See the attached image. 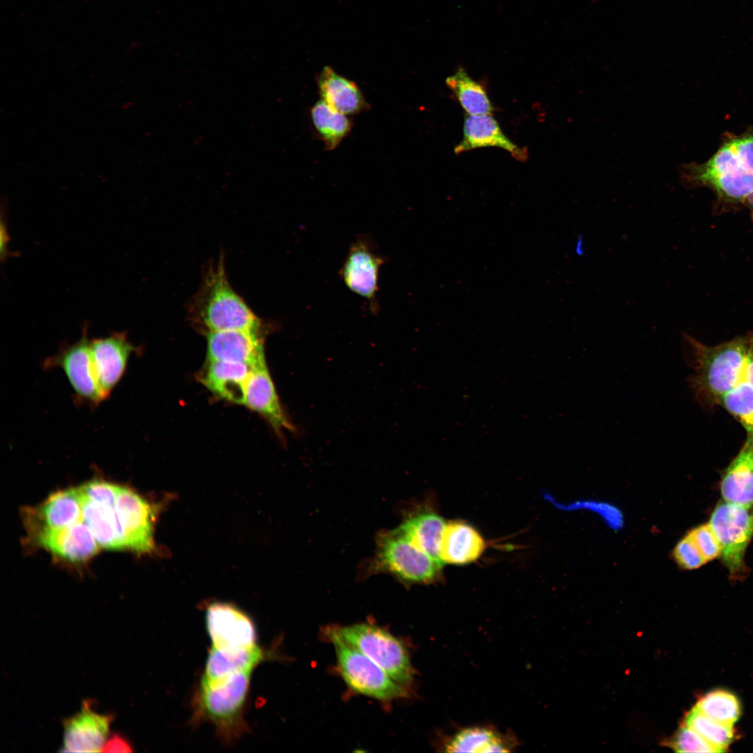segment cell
<instances>
[{
    "instance_id": "cell-34",
    "label": "cell",
    "mask_w": 753,
    "mask_h": 753,
    "mask_svg": "<svg viewBox=\"0 0 753 753\" xmlns=\"http://www.w3.org/2000/svg\"><path fill=\"white\" fill-rule=\"evenodd\" d=\"M671 746L678 752H720L686 724L678 731Z\"/></svg>"
},
{
    "instance_id": "cell-31",
    "label": "cell",
    "mask_w": 753,
    "mask_h": 753,
    "mask_svg": "<svg viewBox=\"0 0 753 753\" xmlns=\"http://www.w3.org/2000/svg\"><path fill=\"white\" fill-rule=\"evenodd\" d=\"M685 724L694 729L720 752L726 750L736 736L733 725L715 721L694 707L687 713Z\"/></svg>"
},
{
    "instance_id": "cell-12",
    "label": "cell",
    "mask_w": 753,
    "mask_h": 753,
    "mask_svg": "<svg viewBox=\"0 0 753 753\" xmlns=\"http://www.w3.org/2000/svg\"><path fill=\"white\" fill-rule=\"evenodd\" d=\"M45 368H61L67 376L77 397L97 405L103 400L92 367L90 340L84 333L76 343L66 347L45 362Z\"/></svg>"
},
{
    "instance_id": "cell-18",
    "label": "cell",
    "mask_w": 753,
    "mask_h": 753,
    "mask_svg": "<svg viewBox=\"0 0 753 753\" xmlns=\"http://www.w3.org/2000/svg\"><path fill=\"white\" fill-rule=\"evenodd\" d=\"M35 535L40 545L73 562L87 560L98 549L99 545L82 520L66 527L42 531Z\"/></svg>"
},
{
    "instance_id": "cell-1",
    "label": "cell",
    "mask_w": 753,
    "mask_h": 753,
    "mask_svg": "<svg viewBox=\"0 0 753 753\" xmlns=\"http://www.w3.org/2000/svg\"><path fill=\"white\" fill-rule=\"evenodd\" d=\"M188 312L190 320L204 334L225 330L263 333L261 320L231 286L222 255L205 269Z\"/></svg>"
},
{
    "instance_id": "cell-5",
    "label": "cell",
    "mask_w": 753,
    "mask_h": 753,
    "mask_svg": "<svg viewBox=\"0 0 753 753\" xmlns=\"http://www.w3.org/2000/svg\"><path fill=\"white\" fill-rule=\"evenodd\" d=\"M333 629L348 644L369 657L397 683L406 688L410 686L413 670L409 653L394 635L370 623Z\"/></svg>"
},
{
    "instance_id": "cell-38",
    "label": "cell",
    "mask_w": 753,
    "mask_h": 753,
    "mask_svg": "<svg viewBox=\"0 0 753 753\" xmlns=\"http://www.w3.org/2000/svg\"><path fill=\"white\" fill-rule=\"evenodd\" d=\"M747 201L751 206H753V194L747 198Z\"/></svg>"
},
{
    "instance_id": "cell-2",
    "label": "cell",
    "mask_w": 753,
    "mask_h": 753,
    "mask_svg": "<svg viewBox=\"0 0 753 753\" xmlns=\"http://www.w3.org/2000/svg\"><path fill=\"white\" fill-rule=\"evenodd\" d=\"M687 178L724 201H747L753 194V128L724 140L703 164L688 167Z\"/></svg>"
},
{
    "instance_id": "cell-36",
    "label": "cell",
    "mask_w": 753,
    "mask_h": 753,
    "mask_svg": "<svg viewBox=\"0 0 753 753\" xmlns=\"http://www.w3.org/2000/svg\"><path fill=\"white\" fill-rule=\"evenodd\" d=\"M133 750L127 738L115 733L108 737L101 752H131Z\"/></svg>"
},
{
    "instance_id": "cell-25",
    "label": "cell",
    "mask_w": 753,
    "mask_h": 753,
    "mask_svg": "<svg viewBox=\"0 0 753 753\" xmlns=\"http://www.w3.org/2000/svg\"><path fill=\"white\" fill-rule=\"evenodd\" d=\"M446 525L439 514L425 510L409 515L398 528L417 547L443 565L441 545Z\"/></svg>"
},
{
    "instance_id": "cell-20",
    "label": "cell",
    "mask_w": 753,
    "mask_h": 753,
    "mask_svg": "<svg viewBox=\"0 0 753 753\" xmlns=\"http://www.w3.org/2000/svg\"><path fill=\"white\" fill-rule=\"evenodd\" d=\"M253 369L242 363L208 361L201 381L218 397L244 404L246 383Z\"/></svg>"
},
{
    "instance_id": "cell-22",
    "label": "cell",
    "mask_w": 753,
    "mask_h": 753,
    "mask_svg": "<svg viewBox=\"0 0 753 753\" xmlns=\"http://www.w3.org/2000/svg\"><path fill=\"white\" fill-rule=\"evenodd\" d=\"M720 492L724 501L753 506V438L747 437L738 454L725 469Z\"/></svg>"
},
{
    "instance_id": "cell-8",
    "label": "cell",
    "mask_w": 753,
    "mask_h": 753,
    "mask_svg": "<svg viewBox=\"0 0 753 753\" xmlns=\"http://www.w3.org/2000/svg\"><path fill=\"white\" fill-rule=\"evenodd\" d=\"M721 547V559L731 577L745 570V554L753 537V507L724 501L715 507L709 521Z\"/></svg>"
},
{
    "instance_id": "cell-23",
    "label": "cell",
    "mask_w": 753,
    "mask_h": 753,
    "mask_svg": "<svg viewBox=\"0 0 753 753\" xmlns=\"http://www.w3.org/2000/svg\"><path fill=\"white\" fill-rule=\"evenodd\" d=\"M486 547L480 533L471 525L462 521L446 524L441 545L443 563L465 565L476 561Z\"/></svg>"
},
{
    "instance_id": "cell-30",
    "label": "cell",
    "mask_w": 753,
    "mask_h": 753,
    "mask_svg": "<svg viewBox=\"0 0 753 753\" xmlns=\"http://www.w3.org/2000/svg\"><path fill=\"white\" fill-rule=\"evenodd\" d=\"M707 717L721 723L733 725L740 716V705L732 693L717 690L707 693L694 706Z\"/></svg>"
},
{
    "instance_id": "cell-11",
    "label": "cell",
    "mask_w": 753,
    "mask_h": 753,
    "mask_svg": "<svg viewBox=\"0 0 753 753\" xmlns=\"http://www.w3.org/2000/svg\"><path fill=\"white\" fill-rule=\"evenodd\" d=\"M206 625L211 647L234 651L257 645L254 623L245 613L231 604H210L206 612Z\"/></svg>"
},
{
    "instance_id": "cell-15",
    "label": "cell",
    "mask_w": 753,
    "mask_h": 753,
    "mask_svg": "<svg viewBox=\"0 0 753 753\" xmlns=\"http://www.w3.org/2000/svg\"><path fill=\"white\" fill-rule=\"evenodd\" d=\"M205 335L208 361L242 363L253 368L266 365L261 333L225 330Z\"/></svg>"
},
{
    "instance_id": "cell-19",
    "label": "cell",
    "mask_w": 753,
    "mask_h": 753,
    "mask_svg": "<svg viewBox=\"0 0 753 753\" xmlns=\"http://www.w3.org/2000/svg\"><path fill=\"white\" fill-rule=\"evenodd\" d=\"M82 520V500L78 487L54 493L39 507L27 512V524L36 533L66 527Z\"/></svg>"
},
{
    "instance_id": "cell-26",
    "label": "cell",
    "mask_w": 753,
    "mask_h": 753,
    "mask_svg": "<svg viewBox=\"0 0 753 753\" xmlns=\"http://www.w3.org/2000/svg\"><path fill=\"white\" fill-rule=\"evenodd\" d=\"M80 496L82 521L88 526L98 544L107 549H123L115 503L95 501L86 498L81 492Z\"/></svg>"
},
{
    "instance_id": "cell-24",
    "label": "cell",
    "mask_w": 753,
    "mask_h": 753,
    "mask_svg": "<svg viewBox=\"0 0 753 753\" xmlns=\"http://www.w3.org/2000/svg\"><path fill=\"white\" fill-rule=\"evenodd\" d=\"M270 657L271 653L258 645L234 651L211 647L200 683H211L234 673L253 671Z\"/></svg>"
},
{
    "instance_id": "cell-29",
    "label": "cell",
    "mask_w": 753,
    "mask_h": 753,
    "mask_svg": "<svg viewBox=\"0 0 753 753\" xmlns=\"http://www.w3.org/2000/svg\"><path fill=\"white\" fill-rule=\"evenodd\" d=\"M447 86L469 115L492 114L494 107L484 86L459 68L446 79Z\"/></svg>"
},
{
    "instance_id": "cell-14",
    "label": "cell",
    "mask_w": 753,
    "mask_h": 753,
    "mask_svg": "<svg viewBox=\"0 0 753 753\" xmlns=\"http://www.w3.org/2000/svg\"><path fill=\"white\" fill-rule=\"evenodd\" d=\"M113 717L97 713L89 701H84L81 710L63 722L62 752H101L109 733Z\"/></svg>"
},
{
    "instance_id": "cell-4",
    "label": "cell",
    "mask_w": 753,
    "mask_h": 753,
    "mask_svg": "<svg viewBox=\"0 0 753 753\" xmlns=\"http://www.w3.org/2000/svg\"><path fill=\"white\" fill-rule=\"evenodd\" d=\"M252 671L232 674L211 683H200L195 697L194 718L211 724L229 744L245 731L244 718Z\"/></svg>"
},
{
    "instance_id": "cell-3",
    "label": "cell",
    "mask_w": 753,
    "mask_h": 753,
    "mask_svg": "<svg viewBox=\"0 0 753 753\" xmlns=\"http://www.w3.org/2000/svg\"><path fill=\"white\" fill-rule=\"evenodd\" d=\"M683 340L696 370L691 384L698 393L718 400L744 379L747 360L753 348V335L712 347L687 334L683 335Z\"/></svg>"
},
{
    "instance_id": "cell-33",
    "label": "cell",
    "mask_w": 753,
    "mask_h": 753,
    "mask_svg": "<svg viewBox=\"0 0 753 753\" xmlns=\"http://www.w3.org/2000/svg\"><path fill=\"white\" fill-rule=\"evenodd\" d=\"M674 558L683 569L694 570L708 563L688 532L674 547Z\"/></svg>"
},
{
    "instance_id": "cell-37",
    "label": "cell",
    "mask_w": 753,
    "mask_h": 753,
    "mask_svg": "<svg viewBox=\"0 0 753 753\" xmlns=\"http://www.w3.org/2000/svg\"><path fill=\"white\" fill-rule=\"evenodd\" d=\"M744 379L753 386V348L750 351L747 360Z\"/></svg>"
},
{
    "instance_id": "cell-10",
    "label": "cell",
    "mask_w": 753,
    "mask_h": 753,
    "mask_svg": "<svg viewBox=\"0 0 753 753\" xmlns=\"http://www.w3.org/2000/svg\"><path fill=\"white\" fill-rule=\"evenodd\" d=\"M115 509L123 549L149 553L155 549V508L133 490L119 486Z\"/></svg>"
},
{
    "instance_id": "cell-32",
    "label": "cell",
    "mask_w": 753,
    "mask_h": 753,
    "mask_svg": "<svg viewBox=\"0 0 753 753\" xmlns=\"http://www.w3.org/2000/svg\"><path fill=\"white\" fill-rule=\"evenodd\" d=\"M718 401L734 416L753 438V386L743 379Z\"/></svg>"
},
{
    "instance_id": "cell-13",
    "label": "cell",
    "mask_w": 753,
    "mask_h": 753,
    "mask_svg": "<svg viewBox=\"0 0 753 753\" xmlns=\"http://www.w3.org/2000/svg\"><path fill=\"white\" fill-rule=\"evenodd\" d=\"M135 349L123 333L90 341L93 370L103 400L110 395L123 376Z\"/></svg>"
},
{
    "instance_id": "cell-6",
    "label": "cell",
    "mask_w": 753,
    "mask_h": 753,
    "mask_svg": "<svg viewBox=\"0 0 753 753\" xmlns=\"http://www.w3.org/2000/svg\"><path fill=\"white\" fill-rule=\"evenodd\" d=\"M327 635L333 644L340 674L353 691L383 701L407 696L406 687L348 644L334 629H328Z\"/></svg>"
},
{
    "instance_id": "cell-21",
    "label": "cell",
    "mask_w": 753,
    "mask_h": 753,
    "mask_svg": "<svg viewBox=\"0 0 753 753\" xmlns=\"http://www.w3.org/2000/svg\"><path fill=\"white\" fill-rule=\"evenodd\" d=\"M321 99L347 116L357 114L368 108L362 91L352 80L324 66L317 78Z\"/></svg>"
},
{
    "instance_id": "cell-17",
    "label": "cell",
    "mask_w": 753,
    "mask_h": 753,
    "mask_svg": "<svg viewBox=\"0 0 753 753\" xmlns=\"http://www.w3.org/2000/svg\"><path fill=\"white\" fill-rule=\"evenodd\" d=\"M482 147L503 149L519 162H525L528 158L527 149L512 142L492 114H468L464 121L463 138L455 147L454 152L460 154Z\"/></svg>"
},
{
    "instance_id": "cell-9",
    "label": "cell",
    "mask_w": 753,
    "mask_h": 753,
    "mask_svg": "<svg viewBox=\"0 0 753 753\" xmlns=\"http://www.w3.org/2000/svg\"><path fill=\"white\" fill-rule=\"evenodd\" d=\"M386 259L376 251L368 236H358L350 245L340 269V279L352 292L367 301L371 312H379V277Z\"/></svg>"
},
{
    "instance_id": "cell-16",
    "label": "cell",
    "mask_w": 753,
    "mask_h": 753,
    "mask_svg": "<svg viewBox=\"0 0 753 753\" xmlns=\"http://www.w3.org/2000/svg\"><path fill=\"white\" fill-rule=\"evenodd\" d=\"M244 404L261 414L280 436L284 429L297 431L281 405L266 365L253 369L246 383Z\"/></svg>"
},
{
    "instance_id": "cell-28",
    "label": "cell",
    "mask_w": 753,
    "mask_h": 753,
    "mask_svg": "<svg viewBox=\"0 0 753 753\" xmlns=\"http://www.w3.org/2000/svg\"><path fill=\"white\" fill-rule=\"evenodd\" d=\"M313 127L327 150L335 149L349 135L352 122L347 115L319 99L310 109Z\"/></svg>"
},
{
    "instance_id": "cell-7",
    "label": "cell",
    "mask_w": 753,
    "mask_h": 753,
    "mask_svg": "<svg viewBox=\"0 0 753 753\" xmlns=\"http://www.w3.org/2000/svg\"><path fill=\"white\" fill-rule=\"evenodd\" d=\"M376 560L380 569L411 583L434 581L442 566L417 547L398 527L379 536Z\"/></svg>"
},
{
    "instance_id": "cell-35",
    "label": "cell",
    "mask_w": 753,
    "mask_h": 753,
    "mask_svg": "<svg viewBox=\"0 0 753 753\" xmlns=\"http://www.w3.org/2000/svg\"><path fill=\"white\" fill-rule=\"evenodd\" d=\"M707 562L720 556L721 547L709 523L689 531Z\"/></svg>"
},
{
    "instance_id": "cell-27",
    "label": "cell",
    "mask_w": 753,
    "mask_h": 753,
    "mask_svg": "<svg viewBox=\"0 0 753 753\" xmlns=\"http://www.w3.org/2000/svg\"><path fill=\"white\" fill-rule=\"evenodd\" d=\"M514 746L512 738L496 731L471 727L454 735L444 747L448 752H507Z\"/></svg>"
}]
</instances>
